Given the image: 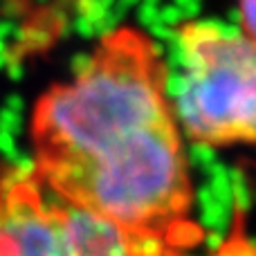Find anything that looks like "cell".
Masks as SVG:
<instances>
[{
    "instance_id": "3957f363",
    "label": "cell",
    "mask_w": 256,
    "mask_h": 256,
    "mask_svg": "<svg viewBox=\"0 0 256 256\" xmlns=\"http://www.w3.org/2000/svg\"><path fill=\"white\" fill-rule=\"evenodd\" d=\"M0 256H58V200L32 168L0 178Z\"/></svg>"
},
{
    "instance_id": "7a4b0ae2",
    "label": "cell",
    "mask_w": 256,
    "mask_h": 256,
    "mask_svg": "<svg viewBox=\"0 0 256 256\" xmlns=\"http://www.w3.org/2000/svg\"><path fill=\"white\" fill-rule=\"evenodd\" d=\"M182 81L173 99L178 126L212 148L252 144L256 130L254 40L212 20L176 30Z\"/></svg>"
},
{
    "instance_id": "6da1fadb",
    "label": "cell",
    "mask_w": 256,
    "mask_h": 256,
    "mask_svg": "<svg viewBox=\"0 0 256 256\" xmlns=\"http://www.w3.org/2000/svg\"><path fill=\"white\" fill-rule=\"evenodd\" d=\"M30 137L32 171L56 200L180 250L202 240L168 66L146 32L104 34L38 97Z\"/></svg>"
},
{
    "instance_id": "5b68a950",
    "label": "cell",
    "mask_w": 256,
    "mask_h": 256,
    "mask_svg": "<svg viewBox=\"0 0 256 256\" xmlns=\"http://www.w3.org/2000/svg\"><path fill=\"white\" fill-rule=\"evenodd\" d=\"M238 20L240 32L254 40L256 32V0H238Z\"/></svg>"
},
{
    "instance_id": "277c9868",
    "label": "cell",
    "mask_w": 256,
    "mask_h": 256,
    "mask_svg": "<svg viewBox=\"0 0 256 256\" xmlns=\"http://www.w3.org/2000/svg\"><path fill=\"white\" fill-rule=\"evenodd\" d=\"M186 252L58 200V256H189ZM218 256H252V248L245 236H232Z\"/></svg>"
}]
</instances>
